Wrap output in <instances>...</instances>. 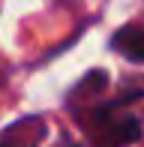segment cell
Wrapping results in <instances>:
<instances>
[{
    "label": "cell",
    "instance_id": "cell-3",
    "mask_svg": "<svg viewBox=\"0 0 144 147\" xmlns=\"http://www.w3.org/2000/svg\"><path fill=\"white\" fill-rule=\"evenodd\" d=\"M111 48L123 51L129 60H144V30L141 27H123L114 33V39H111Z\"/></svg>",
    "mask_w": 144,
    "mask_h": 147
},
{
    "label": "cell",
    "instance_id": "cell-2",
    "mask_svg": "<svg viewBox=\"0 0 144 147\" xmlns=\"http://www.w3.org/2000/svg\"><path fill=\"white\" fill-rule=\"evenodd\" d=\"M42 135H45L42 120H24L6 129V135L0 138V147H39Z\"/></svg>",
    "mask_w": 144,
    "mask_h": 147
},
{
    "label": "cell",
    "instance_id": "cell-1",
    "mask_svg": "<svg viewBox=\"0 0 144 147\" xmlns=\"http://www.w3.org/2000/svg\"><path fill=\"white\" fill-rule=\"evenodd\" d=\"M90 138L99 147H126L144 135V93H129L123 99L90 108Z\"/></svg>",
    "mask_w": 144,
    "mask_h": 147
}]
</instances>
